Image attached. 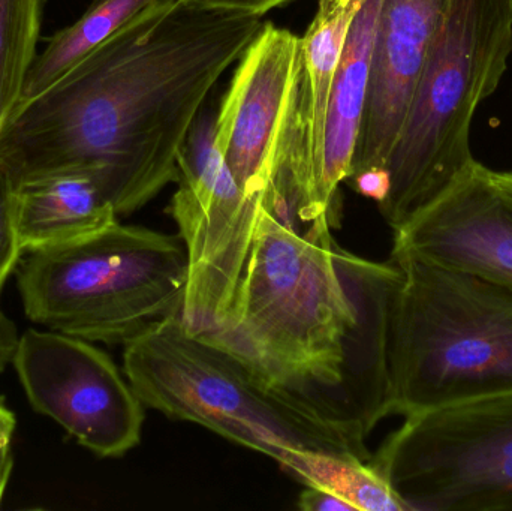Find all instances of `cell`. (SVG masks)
Wrapping results in <instances>:
<instances>
[{"instance_id": "23", "label": "cell", "mask_w": 512, "mask_h": 511, "mask_svg": "<svg viewBox=\"0 0 512 511\" xmlns=\"http://www.w3.org/2000/svg\"><path fill=\"white\" fill-rule=\"evenodd\" d=\"M210 8L228 9V11L246 12V14H267L271 9L279 8L291 0H192Z\"/></svg>"}, {"instance_id": "4", "label": "cell", "mask_w": 512, "mask_h": 511, "mask_svg": "<svg viewBox=\"0 0 512 511\" xmlns=\"http://www.w3.org/2000/svg\"><path fill=\"white\" fill-rule=\"evenodd\" d=\"M391 260V416L512 393V285L414 252Z\"/></svg>"}, {"instance_id": "1", "label": "cell", "mask_w": 512, "mask_h": 511, "mask_svg": "<svg viewBox=\"0 0 512 511\" xmlns=\"http://www.w3.org/2000/svg\"><path fill=\"white\" fill-rule=\"evenodd\" d=\"M262 26L259 15L161 0L11 114L0 170L14 189L87 174L117 216L132 215L177 182L210 92Z\"/></svg>"}, {"instance_id": "18", "label": "cell", "mask_w": 512, "mask_h": 511, "mask_svg": "<svg viewBox=\"0 0 512 511\" xmlns=\"http://www.w3.org/2000/svg\"><path fill=\"white\" fill-rule=\"evenodd\" d=\"M44 0H0V134L36 57Z\"/></svg>"}, {"instance_id": "19", "label": "cell", "mask_w": 512, "mask_h": 511, "mask_svg": "<svg viewBox=\"0 0 512 511\" xmlns=\"http://www.w3.org/2000/svg\"><path fill=\"white\" fill-rule=\"evenodd\" d=\"M23 254L15 218V189L0 170V291L17 269Z\"/></svg>"}, {"instance_id": "5", "label": "cell", "mask_w": 512, "mask_h": 511, "mask_svg": "<svg viewBox=\"0 0 512 511\" xmlns=\"http://www.w3.org/2000/svg\"><path fill=\"white\" fill-rule=\"evenodd\" d=\"M512 53V0H450L388 159L391 189L379 204L394 231L478 164L471 126Z\"/></svg>"}, {"instance_id": "8", "label": "cell", "mask_w": 512, "mask_h": 511, "mask_svg": "<svg viewBox=\"0 0 512 511\" xmlns=\"http://www.w3.org/2000/svg\"><path fill=\"white\" fill-rule=\"evenodd\" d=\"M216 117L201 113L179 155L170 213L188 260L180 320L191 332L215 336L233 312L251 258L261 197H249L215 143Z\"/></svg>"}, {"instance_id": "24", "label": "cell", "mask_w": 512, "mask_h": 511, "mask_svg": "<svg viewBox=\"0 0 512 511\" xmlns=\"http://www.w3.org/2000/svg\"><path fill=\"white\" fill-rule=\"evenodd\" d=\"M18 341H20V336H18L17 326L11 318L6 317L5 312L0 308V374H3V371L14 360Z\"/></svg>"}, {"instance_id": "25", "label": "cell", "mask_w": 512, "mask_h": 511, "mask_svg": "<svg viewBox=\"0 0 512 511\" xmlns=\"http://www.w3.org/2000/svg\"><path fill=\"white\" fill-rule=\"evenodd\" d=\"M490 180L505 194L512 197V173L508 171H493L489 168Z\"/></svg>"}, {"instance_id": "14", "label": "cell", "mask_w": 512, "mask_h": 511, "mask_svg": "<svg viewBox=\"0 0 512 511\" xmlns=\"http://www.w3.org/2000/svg\"><path fill=\"white\" fill-rule=\"evenodd\" d=\"M15 218L24 252L65 245L117 222L98 183L81 173H62L15 189Z\"/></svg>"}, {"instance_id": "12", "label": "cell", "mask_w": 512, "mask_h": 511, "mask_svg": "<svg viewBox=\"0 0 512 511\" xmlns=\"http://www.w3.org/2000/svg\"><path fill=\"white\" fill-rule=\"evenodd\" d=\"M448 5L450 0H382L351 176L387 168Z\"/></svg>"}, {"instance_id": "9", "label": "cell", "mask_w": 512, "mask_h": 511, "mask_svg": "<svg viewBox=\"0 0 512 511\" xmlns=\"http://www.w3.org/2000/svg\"><path fill=\"white\" fill-rule=\"evenodd\" d=\"M12 365L30 407L93 455L122 458L140 444L144 404L93 342L30 329L20 336Z\"/></svg>"}, {"instance_id": "3", "label": "cell", "mask_w": 512, "mask_h": 511, "mask_svg": "<svg viewBox=\"0 0 512 511\" xmlns=\"http://www.w3.org/2000/svg\"><path fill=\"white\" fill-rule=\"evenodd\" d=\"M123 371L144 407L197 423L277 464L291 452L372 461L360 425L268 380L234 351L191 332L179 315L126 342Z\"/></svg>"}, {"instance_id": "7", "label": "cell", "mask_w": 512, "mask_h": 511, "mask_svg": "<svg viewBox=\"0 0 512 511\" xmlns=\"http://www.w3.org/2000/svg\"><path fill=\"white\" fill-rule=\"evenodd\" d=\"M370 464L408 511H512V393L406 417Z\"/></svg>"}, {"instance_id": "10", "label": "cell", "mask_w": 512, "mask_h": 511, "mask_svg": "<svg viewBox=\"0 0 512 511\" xmlns=\"http://www.w3.org/2000/svg\"><path fill=\"white\" fill-rule=\"evenodd\" d=\"M364 0H319L315 18L300 36L297 68L265 197L301 225L336 213L324 194V138L334 75L349 27Z\"/></svg>"}, {"instance_id": "20", "label": "cell", "mask_w": 512, "mask_h": 511, "mask_svg": "<svg viewBox=\"0 0 512 511\" xmlns=\"http://www.w3.org/2000/svg\"><path fill=\"white\" fill-rule=\"evenodd\" d=\"M15 431V416L6 405L0 401V506L3 495L11 479L14 459H12V437Z\"/></svg>"}, {"instance_id": "2", "label": "cell", "mask_w": 512, "mask_h": 511, "mask_svg": "<svg viewBox=\"0 0 512 511\" xmlns=\"http://www.w3.org/2000/svg\"><path fill=\"white\" fill-rule=\"evenodd\" d=\"M331 228L328 219L301 227L259 201L230 320L207 338L370 434L391 416V329L402 270L393 260L345 251Z\"/></svg>"}, {"instance_id": "13", "label": "cell", "mask_w": 512, "mask_h": 511, "mask_svg": "<svg viewBox=\"0 0 512 511\" xmlns=\"http://www.w3.org/2000/svg\"><path fill=\"white\" fill-rule=\"evenodd\" d=\"M393 249L512 285V197L478 162L450 191L394 231Z\"/></svg>"}, {"instance_id": "22", "label": "cell", "mask_w": 512, "mask_h": 511, "mask_svg": "<svg viewBox=\"0 0 512 511\" xmlns=\"http://www.w3.org/2000/svg\"><path fill=\"white\" fill-rule=\"evenodd\" d=\"M297 507L303 511H355L348 501L319 486H304Z\"/></svg>"}, {"instance_id": "16", "label": "cell", "mask_w": 512, "mask_h": 511, "mask_svg": "<svg viewBox=\"0 0 512 511\" xmlns=\"http://www.w3.org/2000/svg\"><path fill=\"white\" fill-rule=\"evenodd\" d=\"M158 2L161 0H95L74 24L51 36L44 51L36 54L17 108L53 86L87 54Z\"/></svg>"}, {"instance_id": "17", "label": "cell", "mask_w": 512, "mask_h": 511, "mask_svg": "<svg viewBox=\"0 0 512 511\" xmlns=\"http://www.w3.org/2000/svg\"><path fill=\"white\" fill-rule=\"evenodd\" d=\"M279 465L301 485L328 489L355 511H408L370 462L330 453L291 452Z\"/></svg>"}, {"instance_id": "11", "label": "cell", "mask_w": 512, "mask_h": 511, "mask_svg": "<svg viewBox=\"0 0 512 511\" xmlns=\"http://www.w3.org/2000/svg\"><path fill=\"white\" fill-rule=\"evenodd\" d=\"M298 45L291 30L264 23L240 57L216 116V146L249 197L264 195L273 177Z\"/></svg>"}, {"instance_id": "15", "label": "cell", "mask_w": 512, "mask_h": 511, "mask_svg": "<svg viewBox=\"0 0 512 511\" xmlns=\"http://www.w3.org/2000/svg\"><path fill=\"white\" fill-rule=\"evenodd\" d=\"M382 0H364L349 27L334 75L324 138V194L336 210L340 183L349 179L369 92L376 21Z\"/></svg>"}, {"instance_id": "21", "label": "cell", "mask_w": 512, "mask_h": 511, "mask_svg": "<svg viewBox=\"0 0 512 511\" xmlns=\"http://www.w3.org/2000/svg\"><path fill=\"white\" fill-rule=\"evenodd\" d=\"M352 186L358 194L382 204L387 200L391 189V177L387 168H367L352 174Z\"/></svg>"}, {"instance_id": "6", "label": "cell", "mask_w": 512, "mask_h": 511, "mask_svg": "<svg viewBox=\"0 0 512 511\" xmlns=\"http://www.w3.org/2000/svg\"><path fill=\"white\" fill-rule=\"evenodd\" d=\"M26 254L17 269L24 314L54 332L125 345L182 312L188 260L177 237L117 221Z\"/></svg>"}]
</instances>
